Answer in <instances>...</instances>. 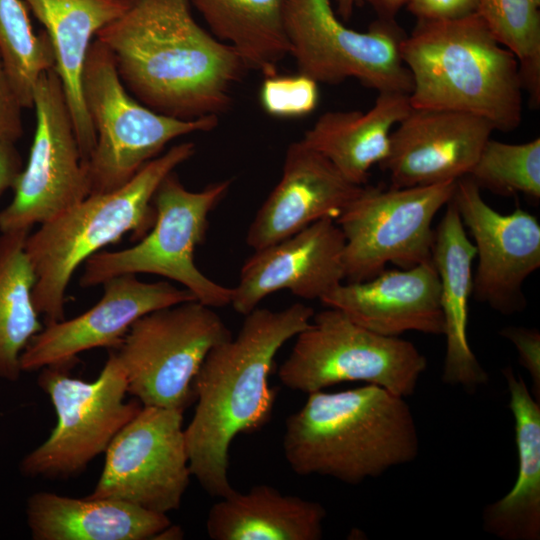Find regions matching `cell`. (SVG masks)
<instances>
[{"instance_id":"1","label":"cell","mask_w":540,"mask_h":540,"mask_svg":"<svg viewBox=\"0 0 540 540\" xmlns=\"http://www.w3.org/2000/svg\"><path fill=\"white\" fill-rule=\"evenodd\" d=\"M191 6V0H128L95 36L135 99L183 120L228 110L232 88L248 70L232 46L197 23Z\"/></svg>"},{"instance_id":"2","label":"cell","mask_w":540,"mask_h":540,"mask_svg":"<svg viewBox=\"0 0 540 540\" xmlns=\"http://www.w3.org/2000/svg\"><path fill=\"white\" fill-rule=\"evenodd\" d=\"M313 315L302 303L275 311L257 307L245 315L236 337L205 357L193 382L196 407L184 433L191 475L210 496L235 490L228 476L231 444L271 419L275 391L268 377L275 356Z\"/></svg>"},{"instance_id":"3","label":"cell","mask_w":540,"mask_h":540,"mask_svg":"<svg viewBox=\"0 0 540 540\" xmlns=\"http://www.w3.org/2000/svg\"><path fill=\"white\" fill-rule=\"evenodd\" d=\"M282 445L294 473L356 485L413 461L419 436L405 398L367 384L309 393L286 419Z\"/></svg>"},{"instance_id":"4","label":"cell","mask_w":540,"mask_h":540,"mask_svg":"<svg viewBox=\"0 0 540 540\" xmlns=\"http://www.w3.org/2000/svg\"><path fill=\"white\" fill-rule=\"evenodd\" d=\"M401 55L412 78L413 109L472 114L502 132L521 124L524 90L518 61L477 13L418 20L402 42Z\"/></svg>"},{"instance_id":"5","label":"cell","mask_w":540,"mask_h":540,"mask_svg":"<svg viewBox=\"0 0 540 540\" xmlns=\"http://www.w3.org/2000/svg\"><path fill=\"white\" fill-rule=\"evenodd\" d=\"M183 142L146 163L118 189L90 194L29 233L25 252L35 275L32 300L45 324L65 319V294L74 272L125 234L140 240L153 227V196L162 180L195 153Z\"/></svg>"},{"instance_id":"6","label":"cell","mask_w":540,"mask_h":540,"mask_svg":"<svg viewBox=\"0 0 540 540\" xmlns=\"http://www.w3.org/2000/svg\"><path fill=\"white\" fill-rule=\"evenodd\" d=\"M231 182L227 179L190 191L174 171L169 173L153 196V227L132 247L100 251L89 257L80 285H102L124 274H155L179 283L207 306L230 305L232 288L204 275L195 264L194 252L206 238L209 214L225 197Z\"/></svg>"},{"instance_id":"7","label":"cell","mask_w":540,"mask_h":540,"mask_svg":"<svg viewBox=\"0 0 540 540\" xmlns=\"http://www.w3.org/2000/svg\"><path fill=\"white\" fill-rule=\"evenodd\" d=\"M82 94L96 133L87 161L90 194L120 188L172 140L218 125L217 116L183 120L160 114L135 99L122 83L111 52L91 43L82 73Z\"/></svg>"},{"instance_id":"8","label":"cell","mask_w":540,"mask_h":540,"mask_svg":"<svg viewBox=\"0 0 540 540\" xmlns=\"http://www.w3.org/2000/svg\"><path fill=\"white\" fill-rule=\"evenodd\" d=\"M295 338L278 377L285 387L307 394L361 381L406 398L427 367L412 342L369 330L335 308L314 313Z\"/></svg>"},{"instance_id":"9","label":"cell","mask_w":540,"mask_h":540,"mask_svg":"<svg viewBox=\"0 0 540 540\" xmlns=\"http://www.w3.org/2000/svg\"><path fill=\"white\" fill-rule=\"evenodd\" d=\"M232 337L221 317L197 300L137 319L115 353L127 392L142 406L184 412L195 400L193 382L209 351Z\"/></svg>"},{"instance_id":"10","label":"cell","mask_w":540,"mask_h":540,"mask_svg":"<svg viewBox=\"0 0 540 540\" xmlns=\"http://www.w3.org/2000/svg\"><path fill=\"white\" fill-rule=\"evenodd\" d=\"M70 366L41 369L38 385L49 396L57 422L48 438L22 459L25 476L67 478L82 472L142 407L138 400L125 401L126 377L115 353L94 381L72 377Z\"/></svg>"},{"instance_id":"11","label":"cell","mask_w":540,"mask_h":540,"mask_svg":"<svg viewBox=\"0 0 540 540\" xmlns=\"http://www.w3.org/2000/svg\"><path fill=\"white\" fill-rule=\"evenodd\" d=\"M285 28L298 72L318 83L355 78L378 92L411 93L401 55L406 35L395 20L379 18L359 32L343 24L330 0H288Z\"/></svg>"},{"instance_id":"12","label":"cell","mask_w":540,"mask_h":540,"mask_svg":"<svg viewBox=\"0 0 540 540\" xmlns=\"http://www.w3.org/2000/svg\"><path fill=\"white\" fill-rule=\"evenodd\" d=\"M455 182L382 189L362 186L335 220L344 239L348 282L375 277L387 264L401 269L432 259L433 220L451 200Z\"/></svg>"},{"instance_id":"13","label":"cell","mask_w":540,"mask_h":540,"mask_svg":"<svg viewBox=\"0 0 540 540\" xmlns=\"http://www.w3.org/2000/svg\"><path fill=\"white\" fill-rule=\"evenodd\" d=\"M36 128L28 162L0 211V232L30 230L90 195L87 164L78 145L63 86L55 68L33 90Z\"/></svg>"},{"instance_id":"14","label":"cell","mask_w":540,"mask_h":540,"mask_svg":"<svg viewBox=\"0 0 540 540\" xmlns=\"http://www.w3.org/2000/svg\"><path fill=\"white\" fill-rule=\"evenodd\" d=\"M87 497L121 500L167 514L181 506L191 472L183 411L142 406L113 438Z\"/></svg>"},{"instance_id":"15","label":"cell","mask_w":540,"mask_h":540,"mask_svg":"<svg viewBox=\"0 0 540 540\" xmlns=\"http://www.w3.org/2000/svg\"><path fill=\"white\" fill-rule=\"evenodd\" d=\"M451 200L476 248L475 299L504 315L523 311V284L540 267L537 218L521 208L508 214L494 210L468 176L456 181Z\"/></svg>"},{"instance_id":"16","label":"cell","mask_w":540,"mask_h":540,"mask_svg":"<svg viewBox=\"0 0 540 540\" xmlns=\"http://www.w3.org/2000/svg\"><path fill=\"white\" fill-rule=\"evenodd\" d=\"M89 310L72 319L45 324L21 354L22 371L72 365L90 349L118 348L131 325L154 310L196 300L183 287L167 281L144 282L135 274L112 277Z\"/></svg>"},{"instance_id":"17","label":"cell","mask_w":540,"mask_h":540,"mask_svg":"<svg viewBox=\"0 0 540 540\" xmlns=\"http://www.w3.org/2000/svg\"><path fill=\"white\" fill-rule=\"evenodd\" d=\"M345 239L335 220L322 219L254 253L232 288L231 303L242 315L276 291L305 300L319 299L345 279Z\"/></svg>"},{"instance_id":"18","label":"cell","mask_w":540,"mask_h":540,"mask_svg":"<svg viewBox=\"0 0 540 540\" xmlns=\"http://www.w3.org/2000/svg\"><path fill=\"white\" fill-rule=\"evenodd\" d=\"M397 125L379 164L396 188L455 182L468 175L494 131L481 117L435 109L412 108Z\"/></svg>"},{"instance_id":"19","label":"cell","mask_w":540,"mask_h":540,"mask_svg":"<svg viewBox=\"0 0 540 540\" xmlns=\"http://www.w3.org/2000/svg\"><path fill=\"white\" fill-rule=\"evenodd\" d=\"M362 186L349 181L302 140L290 143L280 180L248 228L247 245L262 249L319 220H336Z\"/></svg>"},{"instance_id":"20","label":"cell","mask_w":540,"mask_h":540,"mask_svg":"<svg viewBox=\"0 0 540 540\" xmlns=\"http://www.w3.org/2000/svg\"><path fill=\"white\" fill-rule=\"evenodd\" d=\"M440 292L431 259L407 269L383 270L369 280L341 283L320 302L382 335H443Z\"/></svg>"},{"instance_id":"21","label":"cell","mask_w":540,"mask_h":540,"mask_svg":"<svg viewBox=\"0 0 540 540\" xmlns=\"http://www.w3.org/2000/svg\"><path fill=\"white\" fill-rule=\"evenodd\" d=\"M47 33L69 106L82 158L87 163L96 144L82 94V73L97 32L119 17L128 0H24Z\"/></svg>"},{"instance_id":"22","label":"cell","mask_w":540,"mask_h":540,"mask_svg":"<svg viewBox=\"0 0 540 540\" xmlns=\"http://www.w3.org/2000/svg\"><path fill=\"white\" fill-rule=\"evenodd\" d=\"M452 199V198H451ZM476 248L452 200L435 230L432 260L440 281L446 352L442 380L472 389L488 381L467 337L468 303L473 292Z\"/></svg>"},{"instance_id":"23","label":"cell","mask_w":540,"mask_h":540,"mask_svg":"<svg viewBox=\"0 0 540 540\" xmlns=\"http://www.w3.org/2000/svg\"><path fill=\"white\" fill-rule=\"evenodd\" d=\"M34 540H148L171 521L167 514L110 498L36 492L26 504Z\"/></svg>"},{"instance_id":"24","label":"cell","mask_w":540,"mask_h":540,"mask_svg":"<svg viewBox=\"0 0 540 540\" xmlns=\"http://www.w3.org/2000/svg\"><path fill=\"white\" fill-rule=\"evenodd\" d=\"M411 109L408 94L378 92L367 112H326L301 140L326 157L349 181L364 185L372 166L388 155L392 128Z\"/></svg>"},{"instance_id":"25","label":"cell","mask_w":540,"mask_h":540,"mask_svg":"<svg viewBox=\"0 0 540 540\" xmlns=\"http://www.w3.org/2000/svg\"><path fill=\"white\" fill-rule=\"evenodd\" d=\"M514 417L518 473L512 489L488 504L483 528L502 540L540 539V404L511 367L502 370Z\"/></svg>"},{"instance_id":"26","label":"cell","mask_w":540,"mask_h":540,"mask_svg":"<svg viewBox=\"0 0 540 540\" xmlns=\"http://www.w3.org/2000/svg\"><path fill=\"white\" fill-rule=\"evenodd\" d=\"M326 515L319 502L261 484L220 498L206 531L212 540H320Z\"/></svg>"},{"instance_id":"27","label":"cell","mask_w":540,"mask_h":540,"mask_svg":"<svg viewBox=\"0 0 540 540\" xmlns=\"http://www.w3.org/2000/svg\"><path fill=\"white\" fill-rule=\"evenodd\" d=\"M288 0H191L220 41L232 46L247 69L278 73L290 55L285 28Z\"/></svg>"},{"instance_id":"28","label":"cell","mask_w":540,"mask_h":540,"mask_svg":"<svg viewBox=\"0 0 540 540\" xmlns=\"http://www.w3.org/2000/svg\"><path fill=\"white\" fill-rule=\"evenodd\" d=\"M30 230L0 235V378L17 381L20 357L42 328L33 300L35 275L25 252Z\"/></svg>"},{"instance_id":"29","label":"cell","mask_w":540,"mask_h":540,"mask_svg":"<svg viewBox=\"0 0 540 540\" xmlns=\"http://www.w3.org/2000/svg\"><path fill=\"white\" fill-rule=\"evenodd\" d=\"M476 13L516 57L523 90L540 104V0H478Z\"/></svg>"},{"instance_id":"30","label":"cell","mask_w":540,"mask_h":540,"mask_svg":"<svg viewBox=\"0 0 540 540\" xmlns=\"http://www.w3.org/2000/svg\"><path fill=\"white\" fill-rule=\"evenodd\" d=\"M0 53L23 108H33L34 86L55 59L47 33H34L21 0H0Z\"/></svg>"},{"instance_id":"31","label":"cell","mask_w":540,"mask_h":540,"mask_svg":"<svg viewBox=\"0 0 540 540\" xmlns=\"http://www.w3.org/2000/svg\"><path fill=\"white\" fill-rule=\"evenodd\" d=\"M481 189L502 196L540 198V138L510 144L489 139L468 173Z\"/></svg>"},{"instance_id":"32","label":"cell","mask_w":540,"mask_h":540,"mask_svg":"<svg viewBox=\"0 0 540 540\" xmlns=\"http://www.w3.org/2000/svg\"><path fill=\"white\" fill-rule=\"evenodd\" d=\"M318 82L302 73L264 77L259 99L263 110L278 118H299L312 113L319 103Z\"/></svg>"},{"instance_id":"33","label":"cell","mask_w":540,"mask_h":540,"mask_svg":"<svg viewBox=\"0 0 540 540\" xmlns=\"http://www.w3.org/2000/svg\"><path fill=\"white\" fill-rule=\"evenodd\" d=\"M501 336L514 344L520 364L528 371L532 381V395L540 400V333L536 328L508 326Z\"/></svg>"},{"instance_id":"34","label":"cell","mask_w":540,"mask_h":540,"mask_svg":"<svg viewBox=\"0 0 540 540\" xmlns=\"http://www.w3.org/2000/svg\"><path fill=\"white\" fill-rule=\"evenodd\" d=\"M22 109L0 53V142L15 144L22 137Z\"/></svg>"},{"instance_id":"35","label":"cell","mask_w":540,"mask_h":540,"mask_svg":"<svg viewBox=\"0 0 540 540\" xmlns=\"http://www.w3.org/2000/svg\"><path fill=\"white\" fill-rule=\"evenodd\" d=\"M478 0H409L407 8L418 20H454L476 13Z\"/></svg>"},{"instance_id":"36","label":"cell","mask_w":540,"mask_h":540,"mask_svg":"<svg viewBox=\"0 0 540 540\" xmlns=\"http://www.w3.org/2000/svg\"><path fill=\"white\" fill-rule=\"evenodd\" d=\"M22 169V159L15 145L0 142V197L13 188Z\"/></svg>"},{"instance_id":"37","label":"cell","mask_w":540,"mask_h":540,"mask_svg":"<svg viewBox=\"0 0 540 540\" xmlns=\"http://www.w3.org/2000/svg\"><path fill=\"white\" fill-rule=\"evenodd\" d=\"M379 14V18L394 20L395 15L409 0H367Z\"/></svg>"},{"instance_id":"38","label":"cell","mask_w":540,"mask_h":540,"mask_svg":"<svg viewBox=\"0 0 540 540\" xmlns=\"http://www.w3.org/2000/svg\"><path fill=\"white\" fill-rule=\"evenodd\" d=\"M359 0H336L337 12L343 20H348Z\"/></svg>"},{"instance_id":"39","label":"cell","mask_w":540,"mask_h":540,"mask_svg":"<svg viewBox=\"0 0 540 540\" xmlns=\"http://www.w3.org/2000/svg\"><path fill=\"white\" fill-rule=\"evenodd\" d=\"M183 530L179 526L169 525L162 530L155 539H181L183 538Z\"/></svg>"}]
</instances>
